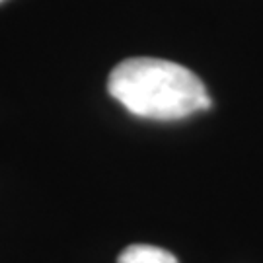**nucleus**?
Instances as JSON below:
<instances>
[{
    "label": "nucleus",
    "mask_w": 263,
    "mask_h": 263,
    "mask_svg": "<svg viewBox=\"0 0 263 263\" xmlns=\"http://www.w3.org/2000/svg\"><path fill=\"white\" fill-rule=\"evenodd\" d=\"M107 92L127 111L156 121H176L211 107L201 78L166 59H125L111 70Z\"/></svg>",
    "instance_id": "nucleus-1"
},
{
    "label": "nucleus",
    "mask_w": 263,
    "mask_h": 263,
    "mask_svg": "<svg viewBox=\"0 0 263 263\" xmlns=\"http://www.w3.org/2000/svg\"><path fill=\"white\" fill-rule=\"evenodd\" d=\"M117 263H178V259L156 246L135 244L123 250Z\"/></svg>",
    "instance_id": "nucleus-2"
}]
</instances>
